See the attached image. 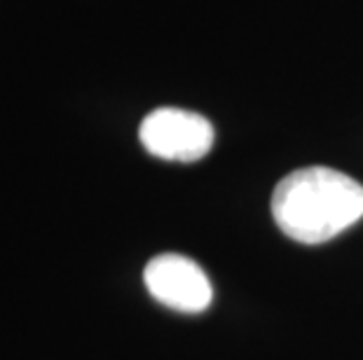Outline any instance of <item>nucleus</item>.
<instances>
[{
    "label": "nucleus",
    "mask_w": 363,
    "mask_h": 360,
    "mask_svg": "<svg viewBox=\"0 0 363 360\" xmlns=\"http://www.w3.org/2000/svg\"><path fill=\"white\" fill-rule=\"evenodd\" d=\"M272 216L289 239L316 246L363 218V185L328 166L298 168L277 185Z\"/></svg>",
    "instance_id": "nucleus-1"
},
{
    "label": "nucleus",
    "mask_w": 363,
    "mask_h": 360,
    "mask_svg": "<svg viewBox=\"0 0 363 360\" xmlns=\"http://www.w3.org/2000/svg\"><path fill=\"white\" fill-rule=\"evenodd\" d=\"M143 148L169 162H197L213 145V127L202 115L181 108H157L138 129Z\"/></svg>",
    "instance_id": "nucleus-2"
},
{
    "label": "nucleus",
    "mask_w": 363,
    "mask_h": 360,
    "mask_svg": "<svg viewBox=\"0 0 363 360\" xmlns=\"http://www.w3.org/2000/svg\"><path fill=\"white\" fill-rule=\"evenodd\" d=\"M145 288L157 302L183 313H199L211 304V281L192 260L164 252L145 267Z\"/></svg>",
    "instance_id": "nucleus-3"
}]
</instances>
